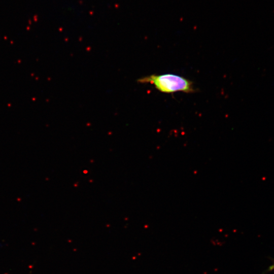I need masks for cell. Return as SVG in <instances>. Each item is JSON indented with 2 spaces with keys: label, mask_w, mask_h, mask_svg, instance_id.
<instances>
[{
  "label": "cell",
  "mask_w": 274,
  "mask_h": 274,
  "mask_svg": "<svg viewBox=\"0 0 274 274\" xmlns=\"http://www.w3.org/2000/svg\"><path fill=\"white\" fill-rule=\"evenodd\" d=\"M142 83H151L159 91L163 93L194 92L193 83L189 80L175 74L151 75L140 79Z\"/></svg>",
  "instance_id": "1"
},
{
  "label": "cell",
  "mask_w": 274,
  "mask_h": 274,
  "mask_svg": "<svg viewBox=\"0 0 274 274\" xmlns=\"http://www.w3.org/2000/svg\"><path fill=\"white\" fill-rule=\"evenodd\" d=\"M273 269H274V262L268 267V269L265 271V272H267L269 271L272 270Z\"/></svg>",
  "instance_id": "2"
}]
</instances>
